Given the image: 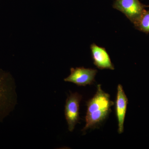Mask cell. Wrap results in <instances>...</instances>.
<instances>
[{
  "label": "cell",
  "instance_id": "cell-7",
  "mask_svg": "<svg viewBox=\"0 0 149 149\" xmlns=\"http://www.w3.org/2000/svg\"><path fill=\"white\" fill-rule=\"evenodd\" d=\"M91 49L93 63L98 68L101 70H114V65L104 48L99 47L93 43L91 45Z\"/></svg>",
  "mask_w": 149,
  "mask_h": 149
},
{
  "label": "cell",
  "instance_id": "cell-2",
  "mask_svg": "<svg viewBox=\"0 0 149 149\" xmlns=\"http://www.w3.org/2000/svg\"><path fill=\"white\" fill-rule=\"evenodd\" d=\"M17 99L16 84L12 75L0 69V122L13 111Z\"/></svg>",
  "mask_w": 149,
  "mask_h": 149
},
{
  "label": "cell",
  "instance_id": "cell-8",
  "mask_svg": "<svg viewBox=\"0 0 149 149\" xmlns=\"http://www.w3.org/2000/svg\"><path fill=\"white\" fill-rule=\"evenodd\" d=\"M135 27L139 31L149 33V10H145L141 19Z\"/></svg>",
  "mask_w": 149,
  "mask_h": 149
},
{
  "label": "cell",
  "instance_id": "cell-4",
  "mask_svg": "<svg viewBox=\"0 0 149 149\" xmlns=\"http://www.w3.org/2000/svg\"><path fill=\"white\" fill-rule=\"evenodd\" d=\"M83 96L75 92L71 93L67 99L65 107V116L68 130L72 132L80 120V103Z\"/></svg>",
  "mask_w": 149,
  "mask_h": 149
},
{
  "label": "cell",
  "instance_id": "cell-5",
  "mask_svg": "<svg viewBox=\"0 0 149 149\" xmlns=\"http://www.w3.org/2000/svg\"><path fill=\"white\" fill-rule=\"evenodd\" d=\"M97 70L93 68H85L83 67L72 68L70 74L64 79V81L70 82L79 86L91 85L95 82V77Z\"/></svg>",
  "mask_w": 149,
  "mask_h": 149
},
{
  "label": "cell",
  "instance_id": "cell-1",
  "mask_svg": "<svg viewBox=\"0 0 149 149\" xmlns=\"http://www.w3.org/2000/svg\"><path fill=\"white\" fill-rule=\"evenodd\" d=\"M114 104V102L110 100L109 94L102 90L101 85H98L95 95L86 102V123L82 131L99 127L108 117L111 107Z\"/></svg>",
  "mask_w": 149,
  "mask_h": 149
},
{
  "label": "cell",
  "instance_id": "cell-3",
  "mask_svg": "<svg viewBox=\"0 0 149 149\" xmlns=\"http://www.w3.org/2000/svg\"><path fill=\"white\" fill-rule=\"evenodd\" d=\"M145 7L139 0H115L113 7L120 11L136 25L146 10Z\"/></svg>",
  "mask_w": 149,
  "mask_h": 149
},
{
  "label": "cell",
  "instance_id": "cell-6",
  "mask_svg": "<svg viewBox=\"0 0 149 149\" xmlns=\"http://www.w3.org/2000/svg\"><path fill=\"white\" fill-rule=\"evenodd\" d=\"M128 104V98L123 88L120 84H118L116 100L115 112L118 122V132L119 134L124 131V123Z\"/></svg>",
  "mask_w": 149,
  "mask_h": 149
}]
</instances>
